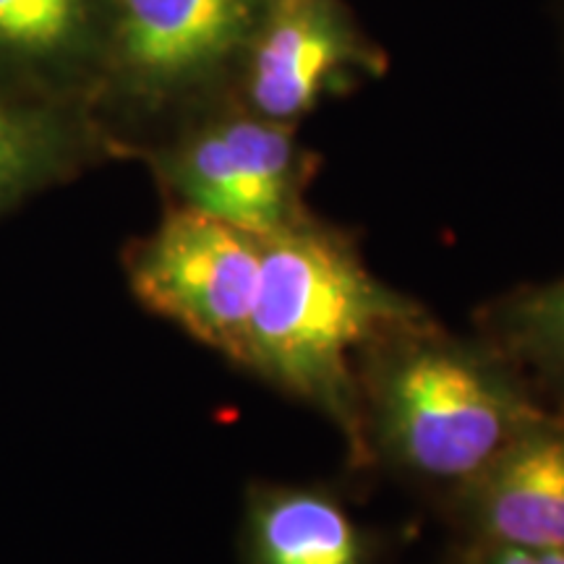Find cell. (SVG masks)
Here are the masks:
<instances>
[{"instance_id":"obj_10","label":"cell","mask_w":564,"mask_h":564,"mask_svg":"<svg viewBox=\"0 0 564 564\" xmlns=\"http://www.w3.org/2000/svg\"><path fill=\"white\" fill-rule=\"evenodd\" d=\"M243 564H371L369 535L335 491L253 484L246 497Z\"/></svg>"},{"instance_id":"obj_1","label":"cell","mask_w":564,"mask_h":564,"mask_svg":"<svg viewBox=\"0 0 564 564\" xmlns=\"http://www.w3.org/2000/svg\"><path fill=\"white\" fill-rule=\"evenodd\" d=\"M426 316L419 301L369 270L348 232L308 215L264 238L238 369L322 413L356 468H366L358 366L379 340Z\"/></svg>"},{"instance_id":"obj_4","label":"cell","mask_w":564,"mask_h":564,"mask_svg":"<svg viewBox=\"0 0 564 564\" xmlns=\"http://www.w3.org/2000/svg\"><path fill=\"white\" fill-rule=\"evenodd\" d=\"M147 162L167 207L217 217L270 238L306 220L316 154L295 126L274 123L228 95L147 141Z\"/></svg>"},{"instance_id":"obj_12","label":"cell","mask_w":564,"mask_h":564,"mask_svg":"<svg viewBox=\"0 0 564 564\" xmlns=\"http://www.w3.org/2000/svg\"><path fill=\"white\" fill-rule=\"evenodd\" d=\"M463 564H564V549H531L497 541H474Z\"/></svg>"},{"instance_id":"obj_6","label":"cell","mask_w":564,"mask_h":564,"mask_svg":"<svg viewBox=\"0 0 564 564\" xmlns=\"http://www.w3.org/2000/svg\"><path fill=\"white\" fill-rule=\"evenodd\" d=\"M384 70L387 53L345 0H272L230 95L267 121L299 126Z\"/></svg>"},{"instance_id":"obj_3","label":"cell","mask_w":564,"mask_h":564,"mask_svg":"<svg viewBox=\"0 0 564 564\" xmlns=\"http://www.w3.org/2000/svg\"><path fill=\"white\" fill-rule=\"evenodd\" d=\"M272 0H110L95 112L129 158L232 91Z\"/></svg>"},{"instance_id":"obj_8","label":"cell","mask_w":564,"mask_h":564,"mask_svg":"<svg viewBox=\"0 0 564 564\" xmlns=\"http://www.w3.org/2000/svg\"><path fill=\"white\" fill-rule=\"evenodd\" d=\"M449 499L474 541L564 549V400Z\"/></svg>"},{"instance_id":"obj_7","label":"cell","mask_w":564,"mask_h":564,"mask_svg":"<svg viewBox=\"0 0 564 564\" xmlns=\"http://www.w3.org/2000/svg\"><path fill=\"white\" fill-rule=\"evenodd\" d=\"M110 0H0V91L95 110Z\"/></svg>"},{"instance_id":"obj_9","label":"cell","mask_w":564,"mask_h":564,"mask_svg":"<svg viewBox=\"0 0 564 564\" xmlns=\"http://www.w3.org/2000/svg\"><path fill=\"white\" fill-rule=\"evenodd\" d=\"M123 158L126 147L87 105L0 91V220L89 167Z\"/></svg>"},{"instance_id":"obj_2","label":"cell","mask_w":564,"mask_h":564,"mask_svg":"<svg viewBox=\"0 0 564 564\" xmlns=\"http://www.w3.org/2000/svg\"><path fill=\"white\" fill-rule=\"evenodd\" d=\"M358 390L369 463L449 497L552 408L497 345L447 333L432 316L373 345Z\"/></svg>"},{"instance_id":"obj_11","label":"cell","mask_w":564,"mask_h":564,"mask_svg":"<svg viewBox=\"0 0 564 564\" xmlns=\"http://www.w3.org/2000/svg\"><path fill=\"white\" fill-rule=\"evenodd\" d=\"M484 337L520 371L564 398V278L505 295L486 308Z\"/></svg>"},{"instance_id":"obj_5","label":"cell","mask_w":564,"mask_h":564,"mask_svg":"<svg viewBox=\"0 0 564 564\" xmlns=\"http://www.w3.org/2000/svg\"><path fill=\"white\" fill-rule=\"evenodd\" d=\"M264 238L186 207L129 243L123 270L147 312L241 366L262 278Z\"/></svg>"}]
</instances>
